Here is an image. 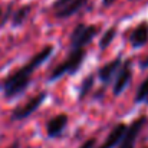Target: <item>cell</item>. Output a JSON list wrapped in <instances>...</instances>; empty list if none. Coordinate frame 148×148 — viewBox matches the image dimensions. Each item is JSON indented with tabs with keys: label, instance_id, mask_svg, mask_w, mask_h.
<instances>
[{
	"label": "cell",
	"instance_id": "1",
	"mask_svg": "<svg viewBox=\"0 0 148 148\" xmlns=\"http://www.w3.org/2000/svg\"><path fill=\"white\" fill-rule=\"evenodd\" d=\"M53 45H48L36 55H33L25 65L19 66L13 72H10L4 79L0 81V89L6 99H14L23 95L30 86L33 72L40 68L53 53Z\"/></svg>",
	"mask_w": 148,
	"mask_h": 148
},
{
	"label": "cell",
	"instance_id": "2",
	"mask_svg": "<svg viewBox=\"0 0 148 148\" xmlns=\"http://www.w3.org/2000/svg\"><path fill=\"white\" fill-rule=\"evenodd\" d=\"M85 58H86V49H69V53L65 58V60L53 68L48 81L55 82L63 78L65 75H75L84 65Z\"/></svg>",
	"mask_w": 148,
	"mask_h": 148
},
{
	"label": "cell",
	"instance_id": "3",
	"mask_svg": "<svg viewBox=\"0 0 148 148\" xmlns=\"http://www.w3.org/2000/svg\"><path fill=\"white\" fill-rule=\"evenodd\" d=\"M99 33L98 25L79 23L69 35V49H85Z\"/></svg>",
	"mask_w": 148,
	"mask_h": 148
},
{
	"label": "cell",
	"instance_id": "4",
	"mask_svg": "<svg viewBox=\"0 0 148 148\" xmlns=\"http://www.w3.org/2000/svg\"><path fill=\"white\" fill-rule=\"evenodd\" d=\"M46 98H48V92L46 91L39 92L38 95L32 97L29 101H26L25 103H22L17 108H14L12 111V114H10V119L12 121H23V119L29 118L32 114H35L40 108V105L46 101Z\"/></svg>",
	"mask_w": 148,
	"mask_h": 148
},
{
	"label": "cell",
	"instance_id": "5",
	"mask_svg": "<svg viewBox=\"0 0 148 148\" xmlns=\"http://www.w3.org/2000/svg\"><path fill=\"white\" fill-rule=\"evenodd\" d=\"M132 81V60L131 59H125L122 62V66L119 68L115 81L112 84V94L114 97H119L131 84Z\"/></svg>",
	"mask_w": 148,
	"mask_h": 148
},
{
	"label": "cell",
	"instance_id": "6",
	"mask_svg": "<svg viewBox=\"0 0 148 148\" xmlns=\"http://www.w3.org/2000/svg\"><path fill=\"white\" fill-rule=\"evenodd\" d=\"M122 62H124L122 58H121V56H116V58H114L111 62L102 65L98 71H97V78L101 81V84H102L103 86H108V85L114 84L115 76H116L119 68L122 66Z\"/></svg>",
	"mask_w": 148,
	"mask_h": 148
},
{
	"label": "cell",
	"instance_id": "7",
	"mask_svg": "<svg viewBox=\"0 0 148 148\" xmlns=\"http://www.w3.org/2000/svg\"><path fill=\"white\" fill-rule=\"evenodd\" d=\"M69 124V116L68 114H58L55 116H52L45 125V131L46 135L50 140H56L59 137H62V134L65 132L66 127Z\"/></svg>",
	"mask_w": 148,
	"mask_h": 148
},
{
	"label": "cell",
	"instance_id": "8",
	"mask_svg": "<svg viewBox=\"0 0 148 148\" xmlns=\"http://www.w3.org/2000/svg\"><path fill=\"white\" fill-rule=\"evenodd\" d=\"M147 121H148L147 115H141V116H138L137 119H134V121L128 125V131H127V134H125V137H124L121 145L118 148H134L135 140H137V137L140 135V132H141V130L144 128V125L147 124Z\"/></svg>",
	"mask_w": 148,
	"mask_h": 148
},
{
	"label": "cell",
	"instance_id": "9",
	"mask_svg": "<svg viewBox=\"0 0 148 148\" xmlns=\"http://www.w3.org/2000/svg\"><path fill=\"white\" fill-rule=\"evenodd\" d=\"M127 131H128V125L127 124H124V122L116 124L111 130V132L108 134V137L105 138V141L97 148H118L121 145V143H122Z\"/></svg>",
	"mask_w": 148,
	"mask_h": 148
},
{
	"label": "cell",
	"instance_id": "10",
	"mask_svg": "<svg viewBox=\"0 0 148 148\" xmlns=\"http://www.w3.org/2000/svg\"><path fill=\"white\" fill-rule=\"evenodd\" d=\"M130 43L134 49H140L148 43V22L138 23L130 35Z\"/></svg>",
	"mask_w": 148,
	"mask_h": 148
},
{
	"label": "cell",
	"instance_id": "11",
	"mask_svg": "<svg viewBox=\"0 0 148 148\" xmlns=\"http://www.w3.org/2000/svg\"><path fill=\"white\" fill-rule=\"evenodd\" d=\"M88 1L89 0H72L66 6H63L59 10H56L55 12V17H58V19H68V17L76 14L78 12L84 10L88 6Z\"/></svg>",
	"mask_w": 148,
	"mask_h": 148
},
{
	"label": "cell",
	"instance_id": "12",
	"mask_svg": "<svg viewBox=\"0 0 148 148\" xmlns=\"http://www.w3.org/2000/svg\"><path fill=\"white\" fill-rule=\"evenodd\" d=\"M32 9H33L32 4H23V6H20L19 9H16V10L13 12V14H12V25H13L14 27L22 26V25L25 23V20L29 17Z\"/></svg>",
	"mask_w": 148,
	"mask_h": 148
},
{
	"label": "cell",
	"instance_id": "13",
	"mask_svg": "<svg viewBox=\"0 0 148 148\" xmlns=\"http://www.w3.org/2000/svg\"><path fill=\"white\" fill-rule=\"evenodd\" d=\"M95 78H97V75H94V73H89V75H86L84 79H82V82H81V86H79V91H78V101H82V99H85L89 94H91V91L94 89V84H95Z\"/></svg>",
	"mask_w": 148,
	"mask_h": 148
},
{
	"label": "cell",
	"instance_id": "14",
	"mask_svg": "<svg viewBox=\"0 0 148 148\" xmlns=\"http://www.w3.org/2000/svg\"><path fill=\"white\" fill-rule=\"evenodd\" d=\"M116 33H118V29H116V26H111V27H108L105 32H103V35H102V38L99 39V49L101 50H105L112 42H114V39L116 38Z\"/></svg>",
	"mask_w": 148,
	"mask_h": 148
},
{
	"label": "cell",
	"instance_id": "15",
	"mask_svg": "<svg viewBox=\"0 0 148 148\" xmlns=\"http://www.w3.org/2000/svg\"><path fill=\"white\" fill-rule=\"evenodd\" d=\"M13 4L9 3L6 6H0V29L4 27V25L12 20V14H13Z\"/></svg>",
	"mask_w": 148,
	"mask_h": 148
},
{
	"label": "cell",
	"instance_id": "16",
	"mask_svg": "<svg viewBox=\"0 0 148 148\" xmlns=\"http://www.w3.org/2000/svg\"><path fill=\"white\" fill-rule=\"evenodd\" d=\"M134 101H135V103H141V102H147L148 101V76L141 82V85L138 86Z\"/></svg>",
	"mask_w": 148,
	"mask_h": 148
},
{
	"label": "cell",
	"instance_id": "17",
	"mask_svg": "<svg viewBox=\"0 0 148 148\" xmlns=\"http://www.w3.org/2000/svg\"><path fill=\"white\" fill-rule=\"evenodd\" d=\"M71 1H72V0H55V1L52 3V7H50V9H52L53 12H56V10H59L60 7L66 6V4L71 3Z\"/></svg>",
	"mask_w": 148,
	"mask_h": 148
},
{
	"label": "cell",
	"instance_id": "18",
	"mask_svg": "<svg viewBox=\"0 0 148 148\" xmlns=\"http://www.w3.org/2000/svg\"><path fill=\"white\" fill-rule=\"evenodd\" d=\"M78 148H97V138H88Z\"/></svg>",
	"mask_w": 148,
	"mask_h": 148
},
{
	"label": "cell",
	"instance_id": "19",
	"mask_svg": "<svg viewBox=\"0 0 148 148\" xmlns=\"http://www.w3.org/2000/svg\"><path fill=\"white\" fill-rule=\"evenodd\" d=\"M140 68H141L143 71H145V69H148V56L145 58V59H143V60L140 62Z\"/></svg>",
	"mask_w": 148,
	"mask_h": 148
},
{
	"label": "cell",
	"instance_id": "20",
	"mask_svg": "<svg viewBox=\"0 0 148 148\" xmlns=\"http://www.w3.org/2000/svg\"><path fill=\"white\" fill-rule=\"evenodd\" d=\"M115 1H116V0H102L101 3H102V6H103V7H111Z\"/></svg>",
	"mask_w": 148,
	"mask_h": 148
},
{
	"label": "cell",
	"instance_id": "21",
	"mask_svg": "<svg viewBox=\"0 0 148 148\" xmlns=\"http://www.w3.org/2000/svg\"><path fill=\"white\" fill-rule=\"evenodd\" d=\"M7 148H20V143H19V141H14L12 145H9Z\"/></svg>",
	"mask_w": 148,
	"mask_h": 148
},
{
	"label": "cell",
	"instance_id": "22",
	"mask_svg": "<svg viewBox=\"0 0 148 148\" xmlns=\"http://www.w3.org/2000/svg\"><path fill=\"white\" fill-rule=\"evenodd\" d=\"M130 1H135V0H130Z\"/></svg>",
	"mask_w": 148,
	"mask_h": 148
},
{
	"label": "cell",
	"instance_id": "23",
	"mask_svg": "<svg viewBox=\"0 0 148 148\" xmlns=\"http://www.w3.org/2000/svg\"><path fill=\"white\" fill-rule=\"evenodd\" d=\"M145 103H148V101H147V102H145Z\"/></svg>",
	"mask_w": 148,
	"mask_h": 148
}]
</instances>
